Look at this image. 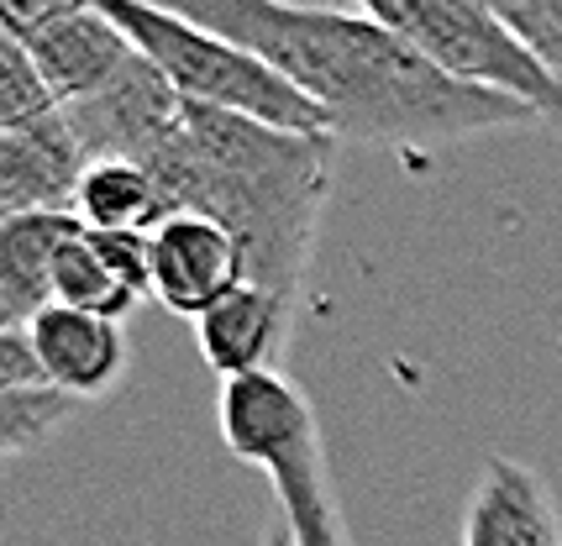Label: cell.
<instances>
[{
    "label": "cell",
    "mask_w": 562,
    "mask_h": 546,
    "mask_svg": "<svg viewBox=\"0 0 562 546\" xmlns=\"http://www.w3.org/2000/svg\"><path fill=\"white\" fill-rule=\"evenodd\" d=\"M53 305H69V310H85L100 321H126L143 299L111 273V263L95 252V237L79 226L53 258Z\"/></svg>",
    "instance_id": "2e32d148"
},
{
    "label": "cell",
    "mask_w": 562,
    "mask_h": 546,
    "mask_svg": "<svg viewBox=\"0 0 562 546\" xmlns=\"http://www.w3.org/2000/svg\"><path fill=\"white\" fill-rule=\"evenodd\" d=\"M269 484L279 494V521L290 525L294 546H352V531H347V515L337 504L321 442L290 452L284 463H273Z\"/></svg>",
    "instance_id": "9a60e30c"
},
{
    "label": "cell",
    "mask_w": 562,
    "mask_h": 546,
    "mask_svg": "<svg viewBox=\"0 0 562 546\" xmlns=\"http://www.w3.org/2000/svg\"><path fill=\"white\" fill-rule=\"evenodd\" d=\"M26 342L43 368V384L79 399V405L111 395L126 373V326L69 310V305L37 310L26 326Z\"/></svg>",
    "instance_id": "9c48e42d"
},
{
    "label": "cell",
    "mask_w": 562,
    "mask_h": 546,
    "mask_svg": "<svg viewBox=\"0 0 562 546\" xmlns=\"http://www.w3.org/2000/svg\"><path fill=\"white\" fill-rule=\"evenodd\" d=\"M64 122L85 152V169L105 163V158L153 169L184 132V100L173 95L169 79L143 53H132V64L105 90H95L79 105H64Z\"/></svg>",
    "instance_id": "5b68a950"
},
{
    "label": "cell",
    "mask_w": 562,
    "mask_h": 546,
    "mask_svg": "<svg viewBox=\"0 0 562 546\" xmlns=\"http://www.w3.org/2000/svg\"><path fill=\"white\" fill-rule=\"evenodd\" d=\"M290 326H294L290 299L263 289V284H252V278H243L232 295L221 299V305H211L195 321V342H200L205 368L226 384V378L279 368L284 342H290Z\"/></svg>",
    "instance_id": "7c38bea8"
},
{
    "label": "cell",
    "mask_w": 562,
    "mask_h": 546,
    "mask_svg": "<svg viewBox=\"0 0 562 546\" xmlns=\"http://www.w3.org/2000/svg\"><path fill=\"white\" fill-rule=\"evenodd\" d=\"M79 174H85V152L74 143L64 111L22 132H0V221L48 216V211L74 216Z\"/></svg>",
    "instance_id": "30bf717a"
},
{
    "label": "cell",
    "mask_w": 562,
    "mask_h": 546,
    "mask_svg": "<svg viewBox=\"0 0 562 546\" xmlns=\"http://www.w3.org/2000/svg\"><path fill=\"white\" fill-rule=\"evenodd\" d=\"M363 11L426 53L441 75L520 100L526 111H537L541 126L562 132V84L499 22L490 0H368Z\"/></svg>",
    "instance_id": "277c9868"
},
{
    "label": "cell",
    "mask_w": 562,
    "mask_h": 546,
    "mask_svg": "<svg viewBox=\"0 0 562 546\" xmlns=\"http://www.w3.org/2000/svg\"><path fill=\"white\" fill-rule=\"evenodd\" d=\"M494 11L531 48L541 69L562 84V0H494Z\"/></svg>",
    "instance_id": "ac0fdd59"
},
{
    "label": "cell",
    "mask_w": 562,
    "mask_h": 546,
    "mask_svg": "<svg viewBox=\"0 0 562 546\" xmlns=\"http://www.w3.org/2000/svg\"><path fill=\"white\" fill-rule=\"evenodd\" d=\"M179 16L258 53L269 69L316 100L331 122L337 148H400L431 152L484 132L541 126L537 111L494 90H473L441 75L400 32L337 5H284V0H195L173 5Z\"/></svg>",
    "instance_id": "6da1fadb"
},
{
    "label": "cell",
    "mask_w": 562,
    "mask_h": 546,
    "mask_svg": "<svg viewBox=\"0 0 562 546\" xmlns=\"http://www.w3.org/2000/svg\"><path fill=\"white\" fill-rule=\"evenodd\" d=\"M53 111L58 105H53L48 84L37 79L32 58L26 53H5L0 58V132H22V126L43 122Z\"/></svg>",
    "instance_id": "d6986e66"
},
{
    "label": "cell",
    "mask_w": 562,
    "mask_h": 546,
    "mask_svg": "<svg viewBox=\"0 0 562 546\" xmlns=\"http://www.w3.org/2000/svg\"><path fill=\"white\" fill-rule=\"evenodd\" d=\"M74 410H79V399L58 395L48 384H37V389H5L0 395V463L32 452L37 442H48Z\"/></svg>",
    "instance_id": "e0dca14e"
},
{
    "label": "cell",
    "mask_w": 562,
    "mask_h": 546,
    "mask_svg": "<svg viewBox=\"0 0 562 546\" xmlns=\"http://www.w3.org/2000/svg\"><path fill=\"white\" fill-rule=\"evenodd\" d=\"M258 546H294V536H290V525H284V521H273V525H269V531H263V542H258Z\"/></svg>",
    "instance_id": "44dd1931"
},
{
    "label": "cell",
    "mask_w": 562,
    "mask_h": 546,
    "mask_svg": "<svg viewBox=\"0 0 562 546\" xmlns=\"http://www.w3.org/2000/svg\"><path fill=\"white\" fill-rule=\"evenodd\" d=\"M169 216H173L169 200H164L158 179L147 174L143 163L105 158V163H90L79 174L74 221L85 226V231H143V237H153Z\"/></svg>",
    "instance_id": "5bb4252c"
},
{
    "label": "cell",
    "mask_w": 562,
    "mask_h": 546,
    "mask_svg": "<svg viewBox=\"0 0 562 546\" xmlns=\"http://www.w3.org/2000/svg\"><path fill=\"white\" fill-rule=\"evenodd\" d=\"M216 425H221L226 452L237 463H252V468H263V473L273 463H284L290 452L321 442L311 399L300 395L279 368L226 378L216 395Z\"/></svg>",
    "instance_id": "52a82bcc"
},
{
    "label": "cell",
    "mask_w": 562,
    "mask_h": 546,
    "mask_svg": "<svg viewBox=\"0 0 562 546\" xmlns=\"http://www.w3.org/2000/svg\"><path fill=\"white\" fill-rule=\"evenodd\" d=\"M37 384H43V368L32 357L26 331H0V395L5 389H37Z\"/></svg>",
    "instance_id": "ffe728a7"
},
{
    "label": "cell",
    "mask_w": 562,
    "mask_h": 546,
    "mask_svg": "<svg viewBox=\"0 0 562 546\" xmlns=\"http://www.w3.org/2000/svg\"><path fill=\"white\" fill-rule=\"evenodd\" d=\"M463 546H562L558 499L531 463L494 452L463 510Z\"/></svg>",
    "instance_id": "8fae6325"
},
{
    "label": "cell",
    "mask_w": 562,
    "mask_h": 546,
    "mask_svg": "<svg viewBox=\"0 0 562 546\" xmlns=\"http://www.w3.org/2000/svg\"><path fill=\"white\" fill-rule=\"evenodd\" d=\"M331 137L273 132L247 116L184 105V132L147 174L169 200L226 226L247 258V278L300 305L316 221L331 190Z\"/></svg>",
    "instance_id": "7a4b0ae2"
},
{
    "label": "cell",
    "mask_w": 562,
    "mask_h": 546,
    "mask_svg": "<svg viewBox=\"0 0 562 546\" xmlns=\"http://www.w3.org/2000/svg\"><path fill=\"white\" fill-rule=\"evenodd\" d=\"M132 53L137 48L126 43L122 26L111 22L100 5H74V0H64V11L26 43V58H32L37 79L48 84L58 111L105 90L132 64Z\"/></svg>",
    "instance_id": "ba28073f"
},
{
    "label": "cell",
    "mask_w": 562,
    "mask_h": 546,
    "mask_svg": "<svg viewBox=\"0 0 562 546\" xmlns=\"http://www.w3.org/2000/svg\"><path fill=\"white\" fill-rule=\"evenodd\" d=\"M111 22L122 26V37L143 53L158 75L169 79V90L184 105L247 116L273 132H300V137H331V122L321 116L316 100H305L290 79L269 69L258 53L226 43L216 32L195 26L169 5H143V0H105L100 5ZM337 143V137H331Z\"/></svg>",
    "instance_id": "3957f363"
},
{
    "label": "cell",
    "mask_w": 562,
    "mask_h": 546,
    "mask_svg": "<svg viewBox=\"0 0 562 546\" xmlns=\"http://www.w3.org/2000/svg\"><path fill=\"white\" fill-rule=\"evenodd\" d=\"M147 263H153V299L169 316H190V321H200L247 278L237 237L190 211L169 216L147 237Z\"/></svg>",
    "instance_id": "8992f818"
},
{
    "label": "cell",
    "mask_w": 562,
    "mask_h": 546,
    "mask_svg": "<svg viewBox=\"0 0 562 546\" xmlns=\"http://www.w3.org/2000/svg\"><path fill=\"white\" fill-rule=\"evenodd\" d=\"M74 231L79 221L69 211L0 221V331H26L53 305V258Z\"/></svg>",
    "instance_id": "4fadbf2b"
}]
</instances>
